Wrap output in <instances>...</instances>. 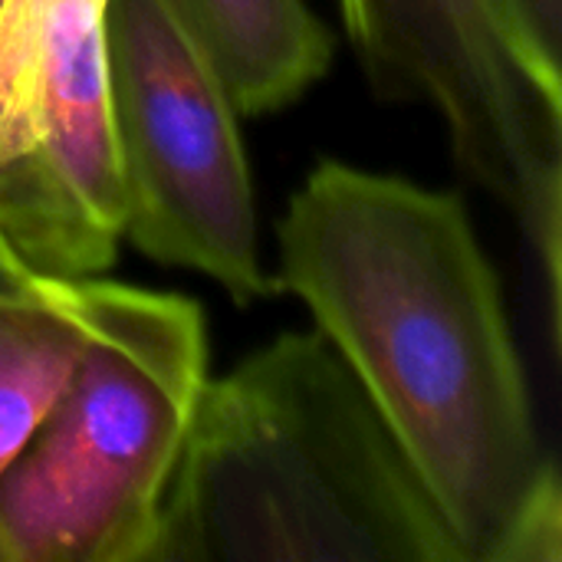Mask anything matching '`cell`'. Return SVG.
<instances>
[{
    "mask_svg": "<svg viewBox=\"0 0 562 562\" xmlns=\"http://www.w3.org/2000/svg\"><path fill=\"white\" fill-rule=\"evenodd\" d=\"M240 115L306 95L333 63V33L310 0H175Z\"/></svg>",
    "mask_w": 562,
    "mask_h": 562,
    "instance_id": "obj_6",
    "label": "cell"
},
{
    "mask_svg": "<svg viewBox=\"0 0 562 562\" xmlns=\"http://www.w3.org/2000/svg\"><path fill=\"white\" fill-rule=\"evenodd\" d=\"M273 280L352 369L464 562H494L560 471L468 204L326 158L286 204Z\"/></svg>",
    "mask_w": 562,
    "mask_h": 562,
    "instance_id": "obj_1",
    "label": "cell"
},
{
    "mask_svg": "<svg viewBox=\"0 0 562 562\" xmlns=\"http://www.w3.org/2000/svg\"><path fill=\"white\" fill-rule=\"evenodd\" d=\"M520 40L550 66L560 69L562 0H501Z\"/></svg>",
    "mask_w": 562,
    "mask_h": 562,
    "instance_id": "obj_9",
    "label": "cell"
},
{
    "mask_svg": "<svg viewBox=\"0 0 562 562\" xmlns=\"http://www.w3.org/2000/svg\"><path fill=\"white\" fill-rule=\"evenodd\" d=\"M375 92L438 109L461 171L527 240L550 349L562 329V72L501 0H339Z\"/></svg>",
    "mask_w": 562,
    "mask_h": 562,
    "instance_id": "obj_5",
    "label": "cell"
},
{
    "mask_svg": "<svg viewBox=\"0 0 562 562\" xmlns=\"http://www.w3.org/2000/svg\"><path fill=\"white\" fill-rule=\"evenodd\" d=\"M151 562H464L379 408L319 329L207 379Z\"/></svg>",
    "mask_w": 562,
    "mask_h": 562,
    "instance_id": "obj_2",
    "label": "cell"
},
{
    "mask_svg": "<svg viewBox=\"0 0 562 562\" xmlns=\"http://www.w3.org/2000/svg\"><path fill=\"white\" fill-rule=\"evenodd\" d=\"M102 43L125 237L237 306L273 296L240 112L175 0H105Z\"/></svg>",
    "mask_w": 562,
    "mask_h": 562,
    "instance_id": "obj_4",
    "label": "cell"
},
{
    "mask_svg": "<svg viewBox=\"0 0 562 562\" xmlns=\"http://www.w3.org/2000/svg\"><path fill=\"white\" fill-rule=\"evenodd\" d=\"M82 346L0 477V562H151L207 375V323L178 293L76 280Z\"/></svg>",
    "mask_w": 562,
    "mask_h": 562,
    "instance_id": "obj_3",
    "label": "cell"
},
{
    "mask_svg": "<svg viewBox=\"0 0 562 562\" xmlns=\"http://www.w3.org/2000/svg\"><path fill=\"white\" fill-rule=\"evenodd\" d=\"M82 346L76 280H46L0 296V477L16 461Z\"/></svg>",
    "mask_w": 562,
    "mask_h": 562,
    "instance_id": "obj_7",
    "label": "cell"
},
{
    "mask_svg": "<svg viewBox=\"0 0 562 562\" xmlns=\"http://www.w3.org/2000/svg\"><path fill=\"white\" fill-rule=\"evenodd\" d=\"M36 280H40V277L30 273V270L16 260V254L7 247V240L0 237V296H3V293H16V290L36 283Z\"/></svg>",
    "mask_w": 562,
    "mask_h": 562,
    "instance_id": "obj_10",
    "label": "cell"
},
{
    "mask_svg": "<svg viewBox=\"0 0 562 562\" xmlns=\"http://www.w3.org/2000/svg\"><path fill=\"white\" fill-rule=\"evenodd\" d=\"M105 0H0V168L33 142L43 92L105 49Z\"/></svg>",
    "mask_w": 562,
    "mask_h": 562,
    "instance_id": "obj_8",
    "label": "cell"
}]
</instances>
